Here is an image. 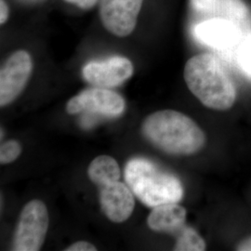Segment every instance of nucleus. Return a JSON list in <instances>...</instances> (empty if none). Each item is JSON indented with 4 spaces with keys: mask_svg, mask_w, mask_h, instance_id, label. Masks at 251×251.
Instances as JSON below:
<instances>
[{
    "mask_svg": "<svg viewBox=\"0 0 251 251\" xmlns=\"http://www.w3.org/2000/svg\"><path fill=\"white\" fill-rule=\"evenodd\" d=\"M142 133L156 149L171 155H192L206 145L205 132L186 115L161 110L146 117Z\"/></svg>",
    "mask_w": 251,
    "mask_h": 251,
    "instance_id": "1",
    "label": "nucleus"
},
{
    "mask_svg": "<svg viewBox=\"0 0 251 251\" xmlns=\"http://www.w3.org/2000/svg\"><path fill=\"white\" fill-rule=\"evenodd\" d=\"M189 90L206 108L227 111L236 100V88L224 65L213 54H198L184 66Z\"/></svg>",
    "mask_w": 251,
    "mask_h": 251,
    "instance_id": "2",
    "label": "nucleus"
},
{
    "mask_svg": "<svg viewBox=\"0 0 251 251\" xmlns=\"http://www.w3.org/2000/svg\"><path fill=\"white\" fill-rule=\"evenodd\" d=\"M124 178L135 197L148 207L179 203L184 196L183 185L176 175L146 158L136 157L127 162Z\"/></svg>",
    "mask_w": 251,
    "mask_h": 251,
    "instance_id": "3",
    "label": "nucleus"
},
{
    "mask_svg": "<svg viewBox=\"0 0 251 251\" xmlns=\"http://www.w3.org/2000/svg\"><path fill=\"white\" fill-rule=\"evenodd\" d=\"M50 225L49 212L40 200H32L24 206L13 237V251H40Z\"/></svg>",
    "mask_w": 251,
    "mask_h": 251,
    "instance_id": "4",
    "label": "nucleus"
},
{
    "mask_svg": "<svg viewBox=\"0 0 251 251\" xmlns=\"http://www.w3.org/2000/svg\"><path fill=\"white\" fill-rule=\"evenodd\" d=\"M125 100L116 91L93 87L81 91L68 100L66 111L70 115L93 114L117 117L125 111Z\"/></svg>",
    "mask_w": 251,
    "mask_h": 251,
    "instance_id": "5",
    "label": "nucleus"
},
{
    "mask_svg": "<svg viewBox=\"0 0 251 251\" xmlns=\"http://www.w3.org/2000/svg\"><path fill=\"white\" fill-rule=\"evenodd\" d=\"M33 72V60L26 50L11 54L0 71V105L4 107L17 99Z\"/></svg>",
    "mask_w": 251,
    "mask_h": 251,
    "instance_id": "6",
    "label": "nucleus"
},
{
    "mask_svg": "<svg viewBox=\"0 0 251 251\" xmlns=\"http://www.w3.org/2000/svg\"><path fill=\"white\" fill-rule=\"evenodd\" d=\"M144 0H100V18L114 36H129L137 25Z\"/></svg>",
    "mask_w": 251,
    "mask_h": 251,
    "instance_id": "7",
    "label": "nucleus"
},
{
    "mask_svg": "<svg viewBox=\"0 0 251 251\" xmlns=\"http://www.w3.org/2000/svg\"><path fill=\"white\" fill-rule=\"evenodd\" d=\"M134 72L131 61L123 56H112L101 61H91L83 68L85 80L93 87L104 89L120 86Z\"/></svg>",
    "mask_w": 251,
    "mask_h": 251,
    "instance_id": "8",
    "label": "nucleus"
},
{
    "mask_svg": "<svg viewBox=\"0 0 251 251\" xmlns=\"http://www.w3.org/2000/svg\"><path fill=\"white\" fill-rule=\"evenodd\" d=\"M134 194L119 180L100 188V205L108 219L116 224L126 222L134 210Z\"/></svg>",
    "mask_w": 251,
    "mask_h": 251,
    "instance_id": "9",
    "label": "nucleus"
},
{
    "mask_svg": "<svg viewBox=\"0 0 251 251\" xmlns=\"http://www.w3.org/2000/svg\"><path fill=\"white\" fill-rule=\"evenodd\" d=\"M192 10L205 20L224 19L241 25L251 16L243 0H190Z\"/></svg>",
    "mask_w": 251,
    "mask_h": 251,
    "instance_id": "10",
    "label": "nucleus"
},
{
    "mask_svg": "<svg viewBox=\"0 0 251 251\" xmlns=\"http://www.w3.org/2000/svg\"><path fill=\"white\" fill-rule=\"evenodd\" d=\"M194 32L200 42L216 49L227 48L240 36L238 25L224 19L204 20L198 23Z\"/></svg>",
    "mask_w": 251,
    "mask_h": 251,
    "instance_id": "11",
    "label": "nucleus"
},
{
    "mask_svg": "<svg viewBox=\"0 0 251 251\" xmlns=\"http://www.w3.org/2000/svg\"><path fill=\"white\" fill-rule=\"evenodd\" d=\"M186 209L178 203H169L152 207L147 218L148 227L157 233L178 234L185 226Z\"/></svg>",
    "mask_w": 251,
    "mask_h": 251,
    "instance_id": "12",
    "label": "nucleus"
},
{
    "mask_svg": "<svg viewBox=\"0 0 251 251\" xmlns=\"http://www.w3.org/2000/svg\"><path fill=\"white\" fill-rule=\"evenodd\" d=\"M90 180L100 188L120 179L121 170L117 160L109 155H100L90 162L88 168Z\"/></svg>",
    "mask_w": 251,
    "mask_h": 251,
    "instance_id": "13",
    "label": "nucleus"
},
{
    "mask_svg": "<svg viewBox=\"0 0 251 251\" xmlns=\"http://www.w3.org/2000/svg\"><path fill=\"white\" fill-rule=\"evenodd\" d=\"M206 249V242L203 237L190 226L185 225L177 234L174 251H204Z\"/></svg>",
    "mask_w": 251,
    "mask_h": 251,
    "instance_id": "14",
    "label": "nucleus"
},
{
    "mask_svg": "<svg viewBox=\"0 0 251 251\" xmlns=\"http://www.w3.org/2000/svg\"><path fill=\"white\" fill-rule=\"evenodd\" d=\"M22 152V146L17 141L10 140L0 147V163L6 165L15 161Z\"/></svg>",
    "mask_w": 251,
    "mask_h": 251,
    "instance_id": "15",
    "label": "nucleus"
},
{
    "mask_svg": "<svg viewBox=\"0 0 251 251\" xmlns=\"http://www.w3.org/2000/svg\"><path fill=\"white\" fill-rule=\"evenodd\" d=\"M238 61L243 69L251 75V37L248 38L240 47Z\"/></svg>",
    "mask_w": 251,
    "mask_h": 251,
    "instance_id": "16",
    "label": "nucleus"
},
{
    "mask_svg": "<svg viewBox=\"0 0 251 251\" xmlns=\"http://www.w3.org/2000/svg\"><path fill=\"white\" fill-rule=\"evenodd\" d=\"M97 249L94 245L87 241H77L69 246L65 251H96Z\"/></svg>",
    "mask_w": 251,
    "mask_h": 251,
    "instance_id": "17",
    "label": "nucleus"
},
{
    "mask_svg": "<svg viewBox=\"0 0 251 251\" xmlns=\"http://www.w3.org/2000/svg\"><path fill=\"white\" fill-rule=\"evenodd\" d=\"M67 3L75 5L82 9H90L93 8L99 0H64Z\"/></svg>",
    "mask_w": 251,
    "mask_h": 251,
    "instance_id": "18",
    "label": "nucleus"
},
{
    "mask_svg": "<svg viewBox=\"0 0 251 251\" xmlns=\"http://www.w3.org/2000/svg\"><path fill=\"white\" fill-rule=\"evenodd\" d=\"M9 16V9L5 0H0V25H3L7 23Z\"/></svg>",
    "mask_w": 251,
    "mask_h": 251,
    "instance_id": "19",
    "label": "nucleus"
},
{
    "mask_svg": "<svg viewBox=\"0 0 251 251\" xmlns=\"http://www.w3.org/2000/svg\"><path fill=\"white\" fill-rule=\"evenodd\" d=\"M236 251H251V236L242 240L236 247Z\"/></svg>",
    "mask_w": 251,
    "mask_h": 251,
    "instance_id": "20",
    "label": "nucleus"
}]
</instances>
